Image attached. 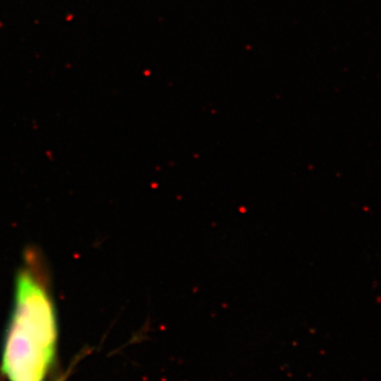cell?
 <instances>
[{
    "label": "cell",
    "instance_id": "1",
    "mask_svg": "<svg viewBox=\"0 0 381 381\" xmlns=\"http://www.w3.org/2000/svg\"><path fill=\"white\" fill-rule=\"evenodd\" d=\"M42 271L35 253H27L16 275L1 359V372L10 381H42L56 353V308Z\"/></svg>",
    "mask_w": 381,
    "mask_h": 381
}]
</instances>
